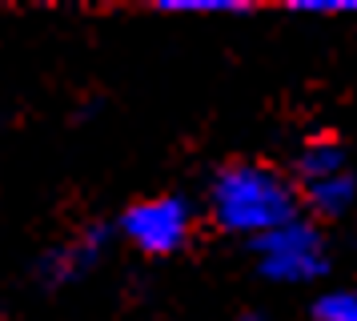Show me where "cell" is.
Returning a JSON list of instances; mask_svg holds the SVG:
<instances>
[{"label":"cell","mask_w":357,"mask_h":321,"mask_svg":"<svg viewBox=\"0 0 357 321\" xmlns=\"http://www.w3.org/2000/svg\"><path fill=\"white\" fill-rule=\"evenodd\" d=\"M209 209H213V221L221 229L257 241L297 217V193L269 165L233 160L213 177Z\"/></svg>","instance_id":"obj_1"},{"label":"cell","mask_w":357,"mask_h":321,"mask_svg":"<svg viewBox=\"0 0 357 321\" xmlns=\"http://www.w3.org/2000/svg\"><path fill=\"white\" fill-rule=\"evenodd\" d=\"M253 253H257V269L281 285H305V281L325 277V269H329L321 229L313 221H301V217H293L289 225L257 237Z\"/></svg>","instance_id":"obj_2"},{"label":"cell","mask_w":357,"mask_h":321,"mask_svg":"<svg viewBox=\"0 0 357 321\" xmlns=\"http://www.w3.org/2000/svg\"><path fill=\"white\" fill-rule=\"evenodd\" d=\"M193 233V205L181 193L145 197L121 213V237L132 241L149 257H169Z\"/></svg>","instance_id":"obj_3"},{"label":"cell","mask_w":357,"mask_h":321,"mask_svg":"<svg viewBox=\"0 0 357 321\" xmlns=\"http://www.w3.org/2000/svg\"><path fill=\"white\" fill-rule=\"evenodd\" d=\"M105 241H109V233H105L100 225H93V229L77 233V237L61 241V245H56V249H49V253H45V261H40V281H45L49 289L81 281L84 273L100 261V253H105Z\"/></svg>","instance_id":"obj_4"},{"label":"cell","mask_w":357,"mask_h":321,"mask_svg":"<svg viewBox=\"0 0 357 321\" xmlns=\"http://www.w3.org/2000/svg\"><path fill=\"white\" fill-rule=\"evenodd\" d=\"M354 197H357V181H354L349 169L337 173V177H325V181L301 185V201H305L317 217H341L345 209L354 205Z\"/></svg>","instance_id":"obj_5"},{"label":"cell","mask_w":357,"mask_h":321,"mask_svg":"<svg viewBox=\"0 0 357 321\" xmlns=\"http://www.w3.org/2000/svg\"><path fill=\"white\" fill-rule=\"evenodd\" d=\"M345 173V149L337 141H309L301 153H297V177H301V185L309 181H325V177H337Z\"/></svg>","instance_id":"obj_6"},{"label":"cell","mask_w":357,"mask_h":321,"mask_svg":"<svg viewBox=\"0 0 357 321\" xmlns=\"http://www.w3.org/2000/svg\"><path fill=\"white\" fill-rule=\"evenodd\" d=\"M317 321H357V293L354 289H329L313 301Z\"/></svg>","instance_id":"obj_7"},{"label":"cell","mask_w":357,"mask_h":321,"mask_svg":"<svg viewBox=\"0 0 357 321\" xmlns=\"http://www.w3.org/2000/svg\"><path fill=\"white\" fill-rule=\"evenodd\" d=\"M161 13H185V16H241V13H249V4H237V0H165Z\"/></svg>","instance_id":"obj_8"},{"label":"cell","mask_w":357,"mask_h":321,"mask_svg":"<svg viewBox=\"0 0 357 321\" xmlns=\"http://www.w3.org/2000/svg\"><path fill=\"white\" fill-rule=\"evenodd\" d=\"M293 13L309 16H357V0H297Z\"/></svg>","instance_id":"obj_9"},{"label":"cell","mask_w":357,"mask_h":321,"mask_svg":"<svg viewBox=\"0 0 357 321\" xmlns=\"http://www.w3.org/2000/svg\"><path fill=\"white\" fill-rule=\"evenodd\" d=\"M237 321H269L265 313H245V318H237Z\"/></svg>","instance_id":"obj_10"}]
</instances>
